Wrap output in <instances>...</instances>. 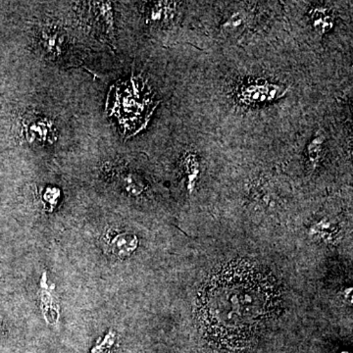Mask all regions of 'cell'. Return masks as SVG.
<instances>
[{
	"mask_svg": "<svg viewBox=\"0 0 353 353\" xmlns=\"http://www.w3.org/2000/svg\"><path fill=\"white\" fill-rule=\"evenodd\" d=\"M39 41L41 50L48 57H60L66 50V37L57 28L43 27L39 32Z\"/></svg>",
	"mask_w": 353,
	"mask_h": 353,
	"instance_id": "5",
	"label": "cell"
},
{
	"mask_svg": "<svg viewBox=\"0 0 353 353\" xmlns=\"http://www.w3.org/2000/svg\"><path fill=\"white\" fill-rule=\"evenodd\" d=\"M138 248V238L131 233L115 234L108 241V250L114 256L124 259L130 256Z\"/></svg>",
	"mask_w": 353,
	"mask_h": 353,
	"instance_id": "6",
	"label": "cell"
},
{
	"mask_svg": "<svg viewBox=\"0 0 353 353\" xmlns=\"http://www.w3.org/2000/svg\"><path fill=\"white\" fill-rule=\"evenodd\" d=\"M310 18L313 27L319 34H326L333 29L334 24L333 13L327 7H315L311 9Z\"/></svg>",
	"mask_w": 353,
	"mask_h": 353,
	"instance_id": "7",
	"label": "cell"
},
{
	"mask_svg": "<svg viewBox=\"0 0 353 353\" xmlns=\"http://www.w3.org/2000/svg\"><path fill=\"white\" fill-rule=\"evenodd\" d=\"M176 2H150L145 3L146 22L152 25H168L173 22L176 15Z\"/></svg>",
	"mask_w": 353,
	"mask_h": 353,
	"instance_id": "4",
	"label": "cell"
},
{
	"mask_svg": "<svg viewBox=\"0 0 353 353\" xmlns=\"http://www.w3.org/2000/svg\"><path fill=\"white\" fill-rule=\"evenodd\" d=\"M326 141V134L322 130H318L307 146V163L309 169L314 171L320 163L323 155V148Z\"/></svg>",
	"mask_w": 353,
	"mask_h": 353,
	"instance_id": "8",
	"label": "cell"
},
{
	"mask_svg": "<svg viewBox=\"0 0 353 353\" xmlns=\"http://www.w3.org/2000/svg\"><path fill=\"white\" fill-rule=\"evenodd\" d=\"M41 308H43L44 317L48 321L52 323L57 321L58 318V309L53 303L52 296L48 290H41Z\"/></svg>",
	"mask_w": 353,
	"mask_h": 353,
	"instance_id": "11",
	"label": "cell"
},
{
	"mask_svg": "<svg viewBox=\"0 0 353 353\" xmlns=\"http://www.w3.org/2000/svg\"><path fill=\"white\" fill-rule=\"evenodd\" d=\"M289 92L284 85L271 83L266 81H255L252 83L241 85L238 92V99L245 105H259L270 103L282 99Z\"/></svg>",
	"mask_w": 353,
	"mask_h": 353,
	"instance_id": "2",
	"label": "cell"
},
{
	"mask_svg": "<svg viewBox=\"0 0 353 353\" xmlns=\"http://www.w3.org/2000/svg\"><path fill=\"white\" fill-rule=\"evenodd\" d=\"M118 183L128 194L139 196L145 192V185L137 174L130 171H119L116 174Z\"/></svg>",
	"mask_w": 353,
	"mask_h": 353,
	"instance_id": "9",
	"label": "cell"
},
{
	"mask_svg": "<svg viewBox=\"0 0 353 353\" xmlns=\"http://www.w3.org/2000/svg\"><path fill=\"white\" fill-rule=\"evenodd\" d=\"M23 132L29 143L51 145L57 138V128L50 119L43 116L29 115L23 121Z\"/></svg>",
	"mask_w": 353,
	"mask_h": 353,
	"instance_id": "3",
	"label": "cell"
},
{
	"mask_svg": "<svg viewBox=\"0 0 353 353\" xmlns=\"http://www.w3.org/2000/svg\"><path fill=\"white\" fill-rule=\"evenodd\" d=\"M182 164L185 174L188 176L189 189L192 190L199 174V158L194 152H187L185 155H183Z\"/></svg>",
	"mask_w": 353,
	"mask_h": 353,
	"instance_id": "10",
	"label": "cell"
},
{
	"mask_svg": "<svg viewBox=\"0 0 353 353\" xmlns=\"http://www.w3.org/2000/svg\"><path fill=\"white\" fill-rule=\"evenodd\" d=\"M59 196V190L57 189V188H48V189L43 192V197L44 204L48 205L50 208H53L57 205Z\"/></svg>",
	"mask_w": 353,
	"mask_h": 353,
	"instance_id": "13",
	"label": "cell"
},
{
	"mask_svg": "<svg viewBox=\"0 0 353 353\" xmlns=\"http://www.w3.org/2000/svg\"><path fill=\"white\" fill-rule=\"evenodd\" d=\"M283 307L284 290L270 270L252 260L234 259L202 283L196 319L211 345L236 352L252 347Z\"/></svg>",
	"mask_w": 353,
	"mask_h": 353,
	"instance_id": "1",
	"label": "cell"
},
{
	"mask_svg": "<svg viewBox=\"0 0 353 353\" xmlns=\"http://www.w3.org/2000/svg\"><path fill=\"white\" fill-rule=\"evenodd\" d=\"M245 15L241 12H236L230 17L225 24H223L222 28L227 31H234V30L240 29L241 26L245 24Z\"/></svg>",
	"mask_w": 353,
	"mask_h": 353,
	"instance_id": "12",
	"label": "cell"
}]
</instances>
